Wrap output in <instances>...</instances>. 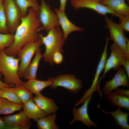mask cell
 I'll return each instance as SVG.
<instances>
[{"label": "cell", "instance_id": "obj_25", "mask_svg": "<svg viewBox=\"0 0 129 129\" xmlns=\"http://www.w3.org/2000/svg\"><path fill=\"white\" fill-rule=\"evenodd\" d=\"M56 115L53 114L39 118L37 121V126L39 129H58L59 127L55 123Z\"/></svg>", "mask_w": 129, "mask_h": 129}, {"label": "cell", "instance_id": "obj_28", "mask_svg": "<svg viewBox=\"0 0 129 129\" xmlns=\"http://www.w3.org/2000/svg\"><path fill=\"white\" fill-rule=\"evenodd\" d=\"M14 41V34L0 33V51L11 46Z\"/></svg>", "mask_w": 129, "mask_h": 129}, {"label": "cell", "instance_id": "obj_3", "mask_svg": "<svg viewBox=\"0 0 129 129\" xmlns=\"http://www.w3.org/2000/svg\"><path fill=\"white\" fill-rule=\"evenodd\" d=\"M19 58L7 55L4 49L0 51V73L4 77V82L15 86H23V82L20 79L18 72Z\"/></svg>", "mask_w": 129, "mask_h": 129}, {"label": "cell", "instance_id": "obj_17", "mask_svg": "<svg viewBox=\"0 0 129 129\" xmlns=\"http://www.w3.org/2000/svg\"><path fill=\"white\" fill-rule=\"evenodd\" d=\"M32 99L41 109L48 115L55 113L58 109L57 107L52 99L43 96L41 94L36 95Z\"/></svg>", "mask_w": 129, "mask_h": 129}, {"label": "cell", "instance_id": "obj_34", "mask_svg": "<svg viewBox=\"0 0 129 129\" xmlns=\"http://www.w3.org/2000/svg\"><path fill=\"white\" fill-rule=\"evenodd\" d=\"M67 0H60V5L59 9L63 11H65Z\"/></svg>", "mask_w": 129, "mask_h": 129}, {"label": "cell", "instance_id": "obj_14", "mask_svg": "<svg viewBox=\"0 0 129 129\" xmlns=\"http://www.w3.org/2000/svg\"><path fill=\"white\" fill-rule=\"evenodd\" d=\"M109 41L108 36L106 35V41L104 48L97 65L92 85L90 88L86 90L85 92L86 96H89L96 91H98L100 95L102 93L100 89V86L98 84V81L99 76L104 69L108 57L107 49Z\"/></svg>", "mask_w": 129, "mask_h": 129}, {"label": "cell", "instance_id": "obj_13", "mask_svg": "<svg viewBox=\"0 0 129 129\" xmlns=\"http://www.w3.org/2000/svg\"><path fill=\"white\" fill-rule=\"evenodd\" d=\"M92 94H90L80 108H78L75 107L73 108L72 112L74 118L70 123V124L75 121H81L83 124L89 128L91 126L95 127H97V124L90 119L88 113V105L92 98Z\"/></svg>", "mask_w": 129, "mask_h": 129}, {"label": "cell", "instance_id": "obj_2", "mask_svg": "<svg viewBox=\"0 0 129 129\" xmlns=\"http://www.w3.org/2000/svg\"><path fill=\"white\" fill-rule=\"evenodd\" d=\"M48 33L47 35L44 36L39 32L43 44H44L45 47V52L43 55V58L45 62L53 65V55L57 52L61 53L63 52L62 47L65 40L59 26L53 28Z\"/></svg>", "mask_w": 129, "mask_h": 129}, {"label": "cell", "instance_id": "obj_19", "mask_svg": "<svg viewBox=\"0 0 129 129\" xmlns=\"http://www.w3.org/2000/svg\"><path fill=\"white\" fill-rule=\"evenodd\" d=\"M97 107L105 113L111 115L114 119L116 124L119 126L121 129H129V125L128 123L129 113L122 111L120 108H118L114 111L108 112L101 109L99 104H98Z\"/></svg>", "mask_w": 129, "mask_h": 129}, {"label": "cell", "instance_id": "obj_9", "mask_svg": "<svg viewBox=\"0 0 129 129\" xmlns=\"http://www.w3.org/2000/svg\"><path fill=\"white\" fill-rule=\"evenodd\" d=\"M110 54L107 59L103 69V73L98 81L99 85L102 79L105 77L106 74L111 69L117 70L121 65H123L126 60L122 50L114 43L110 47Z\"/></svg>", "mask_w": 129, "mask_h": 129}, {"label": "cell", "instance_id": "obj_31", "mask_svg": "<svg viewBox=\"0 0 129 129\" xmlns=\"http://www.w3.org/2000/svg\"><path fill=\"white\" fill-rule=\"evenodd\" d=\"M61 53L60 52H57L54 54L52 59L54 63L58 64L62 62L63 59V56Z\"/></svg>", "mask_w": 129, "mask_h": 129}, {"label": "cell", "instance_id": "obj_5", "mask_svg": "<svg viewBox=\"0 0 129 129\" xmlns=\"http://www.w3.org/2000/svg\"><path fill=\"white\" fill-rule=\"evenodd\" d=\"M38 15L42 26L38 29V32L45 31L47 33L51 29L60 26L58 16L45 0H41Z\"/></svg>", "mask_w": 129, "mask_h": 129}, {"label": "cell", "instance_id": "obj_20", "mask_svg": "<svg viewBox=\"0 0 129 129\" xmlns=\"http://www.w3.org/2000/svg\"><path fill=\"white\" fill-rule=\"evenodd\" d=\"M52 82L49 78L46 81L39 80L36 79H31L23 82V86L32 94L37 95L41 94L40 92L44 88L50 86Z\"/></svg>", "mask_w": 129, "mask_h": 129}, {"label": "cell", "instance_id": "obj_16", "mask_svg": "<svg viewBox=\"0 0 129 129\" xmlns=\"http://www.w3.org/2000/svg\"><path fill=\"white\" fill-rule=\"evenodd\" d=\"M23 111L29 118L36 121L48 114L41 109L31 99L23 105Z\"/></svg>", "mask_w": 129, "mask_h": 129}, {"label": "cell", "instance_id": "obj_30", "mask_svg": "<svg viewBox=\"0 0 129 129\" xmlns=\"http://www.w3.org/2000/svg\"><path fill=\"white\" fill-rule=\"evenodd\" d=\"M120 24L124 31H129V15L126 16L120 15Z\"/></svg>", "mask_w": 129, "mask_h": 129}, {"label": "cell", "instance_id": "obj_12", "mask_svg": "<svg viewBox=\"0 0 129 129\" xmlns=\"http://www.w3.org/2000/svg\"><path fill=\"white\" fill-rule=\"evenodd\" d=\"M2 118L9 129H28L31 125L30 119L23 111L16 114L4 116Z\"/></svg>", "mask_w": 129, "mask_h": 129}, {"label": "cell", "instance_id": "obj_37", "mask_svg": "<svg viewBox=\"0 0 129 129\" xmlns=\"http://www.w3.org/2000/svg\"><path fill=\"white\" fill-rule=\"evenodd\" d=\"M96 0V1H97L100 2V1H102V0Z\"/></svg>", "mask_w": 129, "mask_h": 129}, {"label": "cell", "instance_id": "obj_7", "mask_svg": "<svg viewBox=\"0 0 129 129\" xmlns=\"http://www.w3.org/2000/svg\"><path fill=\"white\" fill-rule=\"evenodd\" d=\"M3 4L9 33L14 34L23 17L14 0H3Z\"/></svg>", "mask_w": 129, "mask_h": 129}, {"label": "cell", "instance_id": "obj_4", "mask_svg": "<svg viewBox=\"0 0 129 129\" xmlns=\"http://www.w3.org/2000/svg\"><path fill=\"white\" fill-rule=\"evenodd\" d=\"M104 19L110 33L109 40H113L122 50L126 60H129V40L125 36L121 25L114 22L106 15L105 16Z\"/></svg>", "mask_w": 129, "mask_h": 129}, {"label": "cell", "instance_id": "obj_22", "mask_svg": "<svg viewBox=\"0 0 129 129\" xmlns=\"http://www.w3.org/2000/svg\"><path fill=\"white\" fill-rule=\"evenodd\" d=\"M41 49L40 48L37 51L35 56L31 62L30 63L26 70L24 77L25 79L28 80L36 79V73L39 62L43 57Z\"/></svg>", "mask_w": 129, "mask_h": 129}, {"label": "cell", "instance_id": "obj_38", "mask_svg": "<svg viewBox=\"0 0 129 129\" xmlns=\"http://www.w3.org/2000/svg\"></svg>", "mask_w": 129, "mask_h": 129}, {"label": "cell", "instance_id": "obj_6", "mask_svg": "<svg viewBox=\"0 0 129 129\" xmlns=\"http://www.w3.org/2000/svg\"><path fill=\"white\" fill-rule=\"evenodd\" d=\"M43 44L40 36V38L37 41L27 43L19 51L17 55L20 61L18 72L20 78L24 77L25 72L31 63L33 56Z\"/></svg>", "mask_w": 129, "mask_h": 129}, {"label": "cell", "instance_id": "obj_33", "mask_svg": "<svg viewBox=\"0 0 129 129\" xmlns=\"http://www.w3.org/2000/svg\"><path fill=\"white\" fill-rule=\"evenodd\" d=\"M123 66L124 67V68L129 79V60H126Z\"/></svg>", "mask_w": 129, "mask_h": 129}, {"label": "cell", "instance_id": "obj_1", "mask_svg": "<svg viewBox=\"0 0 129 129\" xmlns=\"http://www.w3.org/2000/svg\"><path fill=\"white\" fill-rule=\"evenodd\" d=\"M41 25L38 12L33 8H30L27 15L22 18L16 30L13 44L4 49L5 53L15 57L26 43L37 41L40 38V32L38 29Z\"/></svg>", "mask_w": 129, "mask_h": 129}, {"label": "cell", "instance_id": "obj_18", "mask_svg": "<svg viewBox=\"0 0 129 129\" xmlns=\"http://www.w3.org/2000/svg\"><path fill=\"white\" fill-rule=\"evenodd\" d=\"M100 2L118 15H129V7L124 0H103Z\"/></svg>", "mask_w": 129, "mask_h": 129}, {"label": "cell", "instance_id": "obj_36", "mask_svg": "<svg viewBox=\"0 0 129 129\" xmlns=\"http://www.w3.org/2000/svg\"><path fill=\"white\" fill-rule=\"evenodd\" d=\"M2 76V74L0 73V88L3 87H11L14 86H15L14 85H8L3 82L0 79Z\"/></svg>", "mask_w": 129, "mask_h": 129}, {"label": "cell", "instance_id": "obj_32", "mask_svg": "<svg viewBox=\"0 0 129 129\" xmlns=\"http://www.w3.org/2000/svg\"><path fill=\"white\" fill-rule=\"evenodd\" d=\"M115 91L117 93L124 96L129 97V90L120 89L118 88L115 90Z\"/></svg>", "mask_w": 129, "mask_h": 129}, {"label": "cell", "instance_id": "obj_8", "mask_svg": "<svg viewBox=\"0 0 129 129\" xmlns=\"http://www.w3.org/2000/svg\"><path fill=\"white\" fill-rule=\"evenodd\" d=\"M49 78L52 82L50 87L53 90L58 86H61L76 94L82 86V80L77 78L74 75L62 74Z\"/></svg>", "mask_w": 129, "mask_h": 129}, {"label": "cell", "instance_id": "obj_15", "mask_svg": "<svg viewBox=\"0 0 129 129\" xmlns=\"http://www.w3.org/2000/svg\"><path fill=\"white\" fill-rule=\"evenodd\" d=\"M54 12L57 14L59 18L60 26L61 27L64 37L66 40L69 35L74 31H83V28L78 27L72 22L68 19L65 14V11H61L55 8Z\"/></svg>", "mask_w": 129, "mask_h": 129}, {"label": "cell", "instance_id": "obj_29", "mask_svg": "<svg viewBox=\"0 0 129 129\" xmlns=\"http://www.w3.org/2000/svg\"><path fill=\"white\" fill-rule=\"evenodd\" d=\"M3 0H0V33L8 34L9 33L7 26L6 18L3 7Z\"/></svg>", "mask_w": 129, "mask_h": 129}, {"label": "cell", "instance_id": "obj_23", "mask_svg": "<svg viewBox=\"0 0 129 129\" xmlns=\"http://www.w3.org/2000/svg\"><path fill=\"white\" fill-rule=\"evenodd\" d=\"M23 105L13 102L5 98L0 97V114H8L20 110L23 108Z\"/></svg>", "mask_w": 129, "mask_h": 129}, {"label": "cell", "instance_id": "obj_11", "mask_svg": "<svg viewBox=\"0 0 129 129\" xmlns=\"http://www.w3.org/2000/svg\"><path fill=\"white\" fill-rule=\"evenodd\" d=\"M113 77L111 80L106 82L102 88V91L107 95L120 86L129 87V78L124 69L119 66Z\"/></svg>", "mask_w": 129, "mask_h": 129}, {"label": "cell", "instance_id": "obj_10", "mask_svg": "<svg viewBox=\"0 0 129 129\" xmlns=\"http://www.w3.org/2000/svg\"><path fill=\"white\" fill-rule=\"evenodd\" d=\"M70 3L76 10L81 8H86L92 9L103 16L109 13L118 17L120 15L100 2L95 0H70Z\"/></svg>", "mask_w": 129, "mask_h": 129}, {"label": "cell", "instance_id": "obj_24", "mask_svg": "<svg viewBox=\"0 0 129 129\" xmlns=\"http://www.w3.org/2000/svg\"><path fill=\"white\" fill-rule=\"evenodd\" d=\"M14 1L23 17L27 15L29 8H33L38 12L40 5L37 0H14Z\"/></svg>", "mask_w": 129, "mask_h": 129}, {"label": "cell", "instance_id": "obj_35", "mask_svg": "<svg viewBox=\"0 0 129 129\" xmlns=\"http://www.w3.org/2000/svg\"><path fill=\"white\" fill-rule=\"evenodd\" d=\"M0 129H9V127L6 125L2 118L0 116Z\"/></svg>", "mask_w": 129, "mask_h": 129}, {"label": "cell", "instance_id": "obj_26", "mask_svg": "<svg viewBox=\"0 0 129 129\" xmlns=\"http://www.w3.org/2000/svg\"><path fill=\"white\" fill-rule=\"evenodd\" d=\"M14 88V87L0 88V97L5 98L15 103L23 104L15 92Z\"/></svg>", "mask_w": 129, "mask_h": 129}, {"label": "cell", "instance_id": "obj_21", "mask_svg": "<svg viewBox=\"0 0 129 129\" xmlns=\"http://www.w3.org/2000/svg\"><path fill=\"white\" fill-rule=\"evenodd\" d=\"M108 101L113 107L123 108L129 111V97L120 95L112 91L107 95Z\"/></svg>", "mask_w": 129, "mask_h": 129}, {"label": "cell", "instance_id": "obj_27", "mask_svg": "<svg viewBox=\"0 0 129 129\" xmlns=\"http://www.w3.org/2000/svg\"><path fill=\"white\" fill-rule=\"evenodd\" d=\"M15 92L23 104L32 97V94L23 86H15Z\"/></svg>", "mask_w": 129, "mask_h": 129}]
</instances>
